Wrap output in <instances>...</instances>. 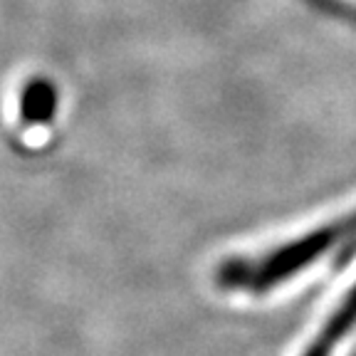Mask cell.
I'll use <instances>...</instances> for the list:
<instances>
[{"label":"cell","instance_id":"cell-1","mask_svg":"<svg viewBox=\"0 0 356 356\" xmlns=\"http://www.w3.org/2000/svg\"><path fill=\"white\" fill-rule=\"evenodd\" d=\"M57 109V89L44 77H33L17 92V117L22 124H47Z\"/></svg>","mask_w":356,"mask_h":356},{"label":"cell","instance_id":"cell-2","mask_svg":"<svg viewBox=\"0 0 356 356\" xmlns=\"http://www.w3.org/2000/svg\"><path fill=\"white\" fill-rule=\"evenodd\" d=\"M354 322H356V287L351 289V295L346 297V302L341 305V309L337 312V314L332 317V322L327 324V329L322 332V337L312 344V349L307 351V356H329L332 346L341 339V334H344Z\"/></svg>","mask_w":356,"mask_h":356},{"label":"cell","instance_id":"cell-3","mask_svg":"<svg viewBox=\"0 0 356 356\" xmlns=\"http://www.w3.org/2000/svg\"><path fill=\"white\" fill-rule=\"evenodd\" d=\"M312 8H317V10L327 13V15L337 17V20H344L349 25L356 28V8L344 3V0H307Z\"/></svg>","mask_w":356,"mask_h":356}]
</instances>
